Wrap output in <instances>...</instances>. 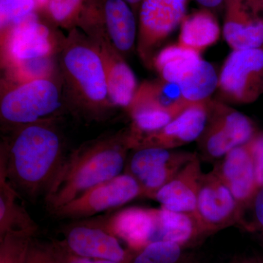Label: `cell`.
I'll use <instances>...</instances> for the list:
<instances>
[{
	"mask_svg": "<svg viewBox=\"0 0 263 263\" xmlns=\"http://www.w3.org/2000/svg\"><path fill=\"white\" fill-rule=\"evenodd\" d=\"M251 207L253 212V228L259 230L263 236V187L259 189Z\"/></svg>",
	"mask_w": 263,
	"mask_h": 263,
	"instance_id": "obj_31",
	"label": "cell"
},
{
	"mask_svg": "<svg viewBox=\"0 0 263 263\" xmlns=\"http://www.w3.org/2000/svg\"><path fill=\"white\" fill-rule=\"evenodd\" d=\"M212 171L226 185L242 210L250 207L259 188L249 142L216 161Z\"/></svg>",
	"mask_w": 263,
	"mask_h": 263,
	"instance_id": "obj_15",
	"label": "cell"
},
{
	"mask_svg": "<svg viewBox=\"0 0 263 263\" xmlns=\"http://www.w3.org/2000/svg\"><path fill=\"white\" fill-rule=\"evenodd\" d=\"M249 144L253 159L257 186L260 189L263 187V132H257Z\"/></svg>",
	"mask_w": 263,
	"mask_h": 263,
	"instance_id": "obj_30",
	"label": "cell"
},
{
	"mask_svg": "<svg viewBox=\"0 0 263 263\" xmlns=\"http://www.w3.org/2000/svg\"><path fill=\"white\" fill-rule=\"evenodd\" d=\"M200 53L178 44L163 48L153 60L162 80L179 84L201 61Z\"/></svg>",
	"mask_w": 263,
	"mask_h": 263,
	"instance_id": "obj_23",
	"label": "cell"
},
{
	"mask_svg": "<svg viewBox=\"0 0 263 263\" xmlns=\"http://www.w3.org/2000/svg\"><path fill=\"white\" fill-rule=\"evenodd\" d=\"M24 263H63L56 240L42 241L33 237Z\"/></svg>",
	"mask_w": 263,
	"mask_h": 263,
	"instance_id": "obj_29",
	"label": "cell"
},
{
	"mask_svg": "<svg viewBox=\"0 0 263 263\" xmlns=\"http://www.w3.org/2000/svg\"><path fill=\"white\" fill-rule=\"evenodd\" d=\"M34 235L10 232L0 237V263H24Z\"/></svg>",
	"mask_w": 263,
	"mask_h": 263,
	"instance_id": "obj_27",
	"label": "cell"
},
{
	"mask_svg": "<svg viewBox=\"0 0 263 263\" xmlns=\"http://www.w3.org/2000/svg\"><path fill=\"white\" fill-rule=\"evenodd\" d=\"M187 0H143L139 8L138 49L143 60L152 53L184 18Z\"/></svg>",
	"mask_w": 263,
	"mask_h": 263,
	"instance_id": "obj_12",
	"label": "cell"
},
{
	"mask_svg": "<svg viewBox=\"0 0 263 263\" xmlns=\"http://www.w3.org/2000/svg\"><path fill=\"white\" fill-rule=\"evenodd\" d=\"M229 263H255V259H254V257L238 256L232 259Z\"/></svg>",
	"mask_w": 263,
	"mask_h": 263,
	"instance_id": "obj_34",
	"label": "cell"
},
{
	"mask_svg": "<svg viewBox=\"0 0 263 263\" xmlns=\"http://www.w3.org/2000/svg\"><path fill=\"white\" fill-rule=\"evenodd\" d=\"M98 48L105 67L109 99L117 106L129 108L138 90L136 75L116 50L105 33L98 28L86 29Z\"/></svg>",
	"mask_w": 263,
	"mask_h": 263,
	"instance_id": "obj_16",
	"label": "cell"
},
{
	"mask_svg": "<svg viewBox=\"0 0 263 263\" xmlns=\"http://www.w3.org/2000/svg\"><path fill=\"white\" fill-rule=\"evenodd\" d=\"M159 210V229L157 241L165 240L190 248L207 236L197 218L193 214L174 212L161 206Z\"/></svg>",
	"mask_w": 263,
	"mask_h": 263,
	"instance_id": "obj_21",
	"label": "cell"
},
{
	"mask_svg": "<svg viewBox=\"0 0 263 263\" xmlns=\"http://www.w3.org/2000/svg\"><path fill=\"white\" fill-rule=\"evenodd\" d=\"M3 57L10 69L25 62L51 57L56 38L35 13L2 31Z\"/></svg>",
	"mask_w": 263,
	"mask_h": 263,
	"instance_id": "obj_9",
	"label": "cell"
},
{
	"mask_svg": "<svg viewBox=\"0 0 263 263\" xmlns=\"http://www.w3.org/2000/svg\"><path fill=\"white\" fill-rule=\"evenodd\" d=\"M133 151L126 163L125 173L139 183L143 197L150 199H153L157 192L197 155V153L156 147Z\"/></svg>",
	"mask_w": 263,
	"mask_h": 263,
	"instance_id": "obj_8",
	"label": "cell"
},
{
	"mask_svg": "<svg viewBox=\"0 0 263 263\" xmlns=\"http://www.w3.org/2000/svg\"><path fill=\"white\" fill-rule=\"evenodd\" d=\"M218 87L230 101L247 103L263 88V49L233 50L219 76Z\"/></svg>",
	"mask_w": 263,
	"mask_h": 263,
	"instance_id": "obj_11",
	"label": "cell"
},
{
	"mask_svg": "<svg viewBox=\"0 0 263 263\" xmlns=\"http://www.w3.org/2000/svg\"><path fill=\"white\" fill-rule=\"evenodd\" d=\"M219 84V76L212 64L201 60L197 67L179 83L183 98L191 103L209 100Z\"/></svg>",
	"mask_w": 263,
	"mask_h": 263,
	"instance_id": "obj_24",
	"label": "cell"
},
{
	"mask_svg": "<svg viewBox=\"0 0 263 263\" xmlns=\"http://www.w3.org/2000/svg\"><path fill=\"white\" fill-rule=\"evenodd\" d=\"M54 122L15 128L1 147L0 170L21 195L45 196L65 161L64 140Z\"/></svg>",
	"mask_w": 263,
	"mask_h": 263,
	"instance_id": "obj_1",
	"label": "cell"
},
{
	"mask_svg": "<svg viewBox=\"0 0 263 263\" xmlns=\"http://www.w3.org/2000/svg\"><path fill=\"white\" fill-rule=\"evenodd\" d=\"M219 36L220 27L215 17L201 10L183 19L178 43L200 53L215 44Z\"/></svg>",
	"mask_w": 263,
	"mask_h": 263,
	"instance_id": "obj_22",
	"label": "cell"
},
{
	"mask_svg": "<svg viewBox=\"0 0 263 263\" xmlns=\"http://www.w3.org/2000/svg\"><path fill=\"white\" fill-rule=\"evenodd\" d=\"M124 1L127 2L128 4L133 8V9H137L138 8H140L143 0H124Z\"/></svg>",
	"mask_w": 263,
	"mask_h": 263,
	"instance_id": "obj_35",
	"label": "cell"
},
{
	"mask_svg": "<svg viewBox=\"0 0 263 263\" xmlns=\"http://www.w3.org/2000/svg\"><path fill=\"white\" fill-rule=\"evenodd\" d=\"M210 105V100L193 104L160 130L141 137L134 149L145 147L174 149L198 141L206 126Z\"/></svg>",
	"mask_w": 263,
	"mask_h": 263,
	"instance_id": "obj_14",
	"label": "cell"
},
{
	"mask_svg": "<svg viewBox=\"0 0 263 263\" xmlns=\"http://www.w3.org/2000/svg\"><path fill=\"white\" fill-rule=\"evenodd\" d=\"M87 0H47L44 8L48 16L62 27L79 24Z\"/></svg>",
	"mask_w": 263,
	"mask_h": 263,
	"instance_id": "obj_26",
	"label": "cell"
},
{
	"mask_svg": "<svg viewBox=\"0 0 263 263\" xmlns=\"http://www.w3.org/2000/svg\"><path fill=\"white\" fill-rule=\"evenodd\" d=\"M129 263H199V259L179 243L158 240L135 252Z\"/></svg>",
	"mask_w": 263,
	"mask_h": 263,
	"instance_id": "obj_25",
	"label": "cell"
},
{
	"mask_svg": "<svg viewBox=\"0 0 263 263\" xmlns=\"http://www.w3.org/2000/svg\"><path fill=\"white\" fill-rule=\"evenodd\" d=\"M82 16L103 25L105 36L119 53H129L134 47L138 24L134 10L124 0H87Z\"/></svg>",
	"mask_w": 263,
	"mask_h": 263,
	"instance_id": "obj_13",
	"label": "cell"
},
{
	"mask_svg": "<svg viewBox=\"0 0 263 263\" xmlns=\"http://www.w3.org/2000/svg\"><path fill=\"white\" fill-rule=\"evenodd\" d=\"M203 174L200 157L197 154L174 179L157 192L154 200L169 210L195 216L197 195Z\"/></svg>",
	"mask_w": 263,
	"mask_h": 263,
	"instance_id": "obj_18",
	"label": "cell"
},
{
	"mask_svg": "<svg viewBox=\"0 0 263 263\" xmlns=\"http://www.w3.org/2000/svg\"><path fill=\"white\" fill-rule=\"evenodd\" d=\"M109 230L133 252L157 241L159 210L133 206L126 208L105 219Z\"/></svg>",
	"mask_w": 263,
	"mask_h": 263,
	"instance_id": "obj_17",
	"label": "cell"
},
{
	"mask_svg": "<svg viewBox=\"0 0 263 263\" xmlns=\"http://www.w3.org/2000/svg\"><path fill=\"white\" fill-rule=\"evenodd\" d=\"M62 228V245L78 257L129 263L134 254L108 229L105 219L74 220Z\"/></svg>",
	"mask_w": 263,
	"mask_h": 263,
	"instance_id": "obj_6",
	"label": "cell"
},
{
	"mask_svg": "<svg viewBox=\"0 0 263 263\" xmlns=\"http://www.w3.org/2000/svg\"><path fill=\"white\" fill-rule=\"evenodd\" d=\"M61 91L50 77L20 81L7 90L0 102L2 122L13 128L55 122L61 111Z\"/></svg>",
	"mask_w": 263,
	"mask_h": 263,
	"instance_id": "obj_4",
	"label": "cell"
},
{
	"mask_svg": "<svg viewBox=\"0 0 263 263\" xmlns=\"http://www.w3.org/2000/svg\"><path fill=\"white\" fill-rule=\"evenodd\" d=\"M67 82L81 102L90 108H103L111 103L103 59L91 39L76 31L66 40L60 55Z\"/></svg>",
	"mask_w": 263,
	"mask_h": 263,
	"instance_id": "obj_3",
	"label": "cell"
},
{
	"mask_svg": "<svg viewBox=\"0 0 263 263\" xmlns=\"http://www.w3.org/2000/svg\"><path fill=\"white\" fill-rule=\"evenodd\" d=\"M197 3L206 8H216L222 4L224 0H195Z\"/></svg>",
	"mask_w": 263,
	"mask_h": 263,
	"instance_id": "obj_33",
	"label": "cell"
},
{
	"mask_svg": "<svg viewBox=\"0 0 263 263\" xmlns=\"http://www.w3.org/2000/svg\"><path fill=\"white\" fill-rule=\"evenodd\" d=\"M20 194L0 170V237L10 232H22L36 236L37 223L21 203Z\"/></svg>",
	"mask_w": 263,
	"mask_h": 263,
	"instance_id": "obj_20",
	"label": "cell"
},
{
	"mask_svg": "<svg viewBox=\"0 0 263 263\" xmlns=\"http://www.w3.org/2000/svg\"><path fill=\"white\" fill-rule=\"evenodd\" d=\"M255 263H263V258L260 257H254Z\"/></svg>",
	"mask_w": 263,
	"mask_h": 263,
	"instance_id": "obj_36",
	"label": "cell"
},
{
	"mask_svg": "<svg viewBox=\"0 0 263 263\" xmlns=\"http://www.w3.org/2000/svg\"><path fill=\"white\" fill-rule=\"evenodd\" d=\"M134 141L130 128L87 142L65 157L61 168L45 196L52 214L81 195L122 174Z\"/></svg>",
	"mask_w": 263,
	"mask_h": 263,
	"instance_id": "obj_2",
	"label": "cell"
},
{
	"mask_svg": "<svg viewBox=\"0 0 263 263\" xmlns=\"http://www.w3.org/2000/svg\"><path fill=\"white\" fill-rule=\"evenodd\" d=\"M257 133L247 116L211 102L206 126L198 139L202 159L215 163L230 151L248 143Z\"/></svg>",
	"mask_w": 263,
	"mask_h": 263,
	"instance_id": "obj_5",
	"label": "cell"
},
{
	"mask_svg": "<svg viewBox=\"0 0 263 263\" xmlns=\"http://www.w3.org/2000/svg\"><path fill=\"white\" fill-rule=\"evenodd\" d=\"M143 197L139 183L127 173L100 183L51 214L56 219L81 220L113 210Z\"/></svg>",
	"mask_w": 263,
	"mask_h": 263,
	"instance_id": "obj_7",
	"label": "cell"
},
{
	"mask_svg": "<svg viewBox=\"0 0 263 263\" xmlns=\"http://www.w3.org/2000/svg\"><path fill=\"white\" fill-rule=\"evenodd\" d=\"M227 14L223 34L233 50L262 48L263 21L249 16L241 0H226Z\"/></svg>",
	"mask_w": 263,
	"mask_h": 263,
	"instance_id": "obj_19",
	"label": "cell"
},
{
	"mask_svg": "<svg viewBox=\"0 0 263 263\" xmlns=\"http://www.w3.org/2000/svg\"><path fill=\"white\" fill-rule=\"evenodd\" d=\"M38 8L36 0H0L1 30L35 13Z\"/></svg>",
	"mask_w": 263,
	"mask_h": 263,
	"instance_id": "obj_28",
	"label": "cell"
},
{
	"mask_svg": "<svg viewBox=\"0 0 263 263\" xmlns=\"http://www.w3.org/2000/svg\"><path fill=\"white\" fill-rule=\"evenodd\" d=\"M56 242L63 263H119L113 262V261L105 260V259H88L78 257V256L70 253L62 245V241L56 240Z\"/></svg>",
	"mask_w": 263,
	"mask_h": 263,
	"instance_id": "obj_32",
	"label": "cell"
},
{
	"mask_svg": "<svg viewBox=\"0 0 263 263\" xmlns=\"http://www.w3.org/2000/svg\"><path fill=\"white\" fill-rule=\"evenodd\" d=\"M195 216L207 236L230 226L246 228L243 211L213 171L202 176Z\"/></svg>",
	"mask_w": 263,
	"mask_h": 263,
	"instance_id": "obj_10",
	"label": "cell"
}]
</instances>
